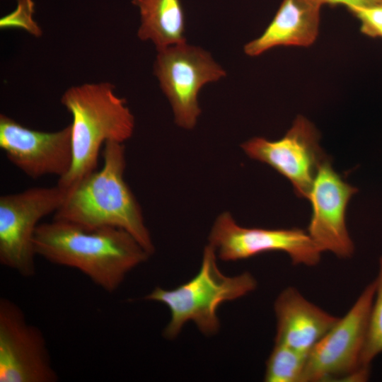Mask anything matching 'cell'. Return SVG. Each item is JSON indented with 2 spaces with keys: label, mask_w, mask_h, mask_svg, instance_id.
<instances>
[{
  "label": "cell",
  "mask_w": 382,
  "mask_h": 382,
  "mask_svg": "<svg viewBox=\"0 0 382 382\" xmlns=\"http://www.w3.org/2000/svg\"><path fill=\"white\" fill-rule=\"evenodd\" d=\"M37 255L76 269L112 293L150 254L127 231L115 227L85 229L54 220L40 224L34 237Z\"/></svg>",
  "instance_id": "6da1fadb"
},
{
  "label": "cell",
  "mask_w": 382,
  "mask_h": 382,
  "mask_svg": "<svg viewBox=\"0 0 382 382\" xmlns=\"http://www.w3.org/2000/svg\"><path fill=\"white\" fill-rule=\"evenodd\" d=\"M157 52L154 71L170 103L175 122L183 129H191L201 113L200 89L224 78L226 71L209 52L186 42Z\"/></svg>",
  "instance_id": "52a82bcc"
},
{
  "label": "cell",
  "mask_w": 382,
  "mask_h": 382,
  "mask_svg": "<svg viewBox=\"0 0 382 382\" xmlns=\"http://www.w3.org/2000/svg\"><path fill=\"white\" fill-rule=\"evenodd\" d=\"M99 170L71 187L53 219L85 229L121 228L132 235L150 254L154 245L139 204L125 180V149L122 143L107 141Z\"/></svg>",
  "instance_id": "7a4b0ae2"
},
{
  "label": "cell",
  "mask_w": 382,
  "mask_h": 382,
  "mask_svg": "<svg viewBox=\"0 0 382 382\" xmlns=\"http://www.w3.org/2000/svg\"><path fill=\"white\" fill-rule=\"evenodd\" d=\"M139 8L138 37L156 50L186 42L185 17L180 0H133Z\"/></svg>",
  "instance_id": "9a60e30c"
},
{
  "label": "cell",
  "mask_w": 382,
  "mask_h": 382,
  "mask_svg": "<svg viewBox=\"0 0 382 382\" xmlns=\"http://www.w3.org/2000/svg\"><path fill=\"white\" fill-rule=\"evenodd\" d=\"M67 190L35 187L0 197V263L23 277L36 272L34 237L39 221L61 207Z\"/></svg>",
  "instance_id": "8992f818"
},
{
  "label": "cell",
  "mask_w": 382,
  "mask_h": 382,
  "mask_svg": "<svg viewBox=\"0 0 382 382\" xmlns=\"http://www.w3.org/2000/svg\"><path fill=\"white\" fill-rule=\"evenodd\" d=\"M319 139L315 126L298 115L280 139L254 137L241 147L250 158L269 165L286 178L298 197L308 199L318 169L328 158L319 146Z\"/></svg>",
  "instance_id": "30bf717a"
},
{
  "label": "cell",
  "mask_w": 382,
  "mask_h": 382,
  "mask_svg": "<svg viewBox=\"0 0 382 382\" xmlns=\"http://www.w3.org/2000/svg\"><path fill=\"white\" fill-rule=\"evenodd\" d=\"M16 8L0 19V28H21L34 37H40L42 31L34 21V1L33 0H16Z\"/></svg>",
  "instance_id": "ac0fdd59"
},
{
  "label": "cell",
  "mask_w": 382,
  "mask_h": 382,
  "mask_svg": "<svg viewBox=\"0 0 382 382\" xmlns=\"http://www.w3.org/2000/svg\"><path fill=\"white\" fill-rule=\"evenodd\" d=\"M307 354L274 343L266 361V382H303Z\"/></svg>",
  "instance_id": "2e32d148"
},
{
  "label": "cell",
  "mask_w": 382,
  "mask_h": 382,
  "mask_svg": "<svg viewBox=\"0 0 382 382\" xmlns=\"http://www.w3.org/2000/svg\"><path fill=\"white\" fill-rule=\"evenodd\" d=\"M357 189L346 183L332 168L328 158L320 165L309 196L312 214L308 233L321 252L349 257L354 244L346 226V210Z\"/></svg>",
  "instance_id": "7c38bea8"
},
{
  "label": "cell",
  "mask_w": 382,
  "mask_h": 382,
  "mask_svg": "<svg viewBox=\"0 0 382 382\" xmlns=\"http://www.w3.org/2000/svg\"><path fill=\"white\" fill-rule=\"evenodd\" d=\"M321 6L315 0H282L263 33L245 45V54L257 57L275 47L311 45L318 35Z\"/></svg>",
  "instance_id": "5bb4252c"
},
{
  "label": "cell",
  "mask_w": 382,
  "mask_h": 382,
  "mask_svg": "<svg viewBox=\"0 0 382 382\" xmlns=\"http://www.w3.org/2000/svg\"><path fill=\"white\" fill-rule=\"evenodd\" d=\"M45 337L14 301L0 299V382H56Z\"/></svg>",
  "instance_id": "ba28073f"
},
{
  "label": "cell",
  "mask_w": 382,
  "mask_h": 382,
  "mask_svg": "<svg viewBox=\"0 0 382 382\" xmlns=\"http://www.w3.org/2000/svg\"><path fill=\"white\" fill-rule=\"evenodd\" d=\"M348 10L359 21L362 34L373 38H382V4Z\"/></svg>",
  "instance_id": "d6986e66"
},
{
  "label": "cell",
  "mask_w": 382,
  "mask_h": 382,
  "mask_svg": "<svg viewBox=\"0 0 382 382\" xmlns=\"http://www.w3.org/2000/svg\"><path fill=\"white\" fill-rule=\"evenodd\" d=\"M376 291L368 284L345 316L314 345L307 354L303 382L364 381L369 371L361 357Z\"/></svg>",
  "instance_id": "5b68a950"
},
{
  "label": "cell",
  "mask_w": 382,
  "mask_h": 382,
  "mask_svg": "<svg viewBox=\"0 0 382 382\" xmlns=\"http://www.w3.org/2000/svg\"><path fill=\"white\" fill-rule=\"evenodd\" d=\"M0 147L8 160L28 177L65 176L73 162L71 125L42 132L0 115Z\"/></svg>",
  "instance_id": "8fae6325"
},
{
  "label": "cell",
  "mask_w": 382,
  "mask_h": 382,
  "mask_svg": "<svg viewBox=\"0 0 382 382\" xmlns=\"http://www.w3.org/2000/svg\"><path fill=\"white\" fill-rule=\"evenodd\" d=\"M217 257L215 249L207 245L200 268L190 281L170 290L157 286L144 297L169 308L170 319L163 330L167 339L176 337L189 321L204 335L216 334L220 328L219 306L245 296L257 287V281L250 272L233 277L224 274L218 267Z\"/></svg>",
  "instance_id": "277c9868"
},
{
  "label": "cell",
  "mask_w": 382,
  "mask_h": 382,
  "mask_svg": "<svg viewBox=\"0 0 382 382\" xmlns=\"http://www.w3.org/2000/svg\"><path fill=\"white\" fill-rule=\"evenodd\" d=\"M376 283L374 299L371 305L361 364L370 370L372 360L382 353V256L379 259L378 273Z\"/></svg>",
  "instance_id": "e0dca14e"
},
{
  "label": "cell",
  "mask_w": 382,
  "mask_h": 382,
  "mask_svg": "<svg viewBox=\"0 0 382 382\" xmlns=\"http://www.w3.org/2000/svg\"><path fill=\"white\" fill-rule=\"evenodd\" d=\"M321 5L328 4L332 6H346L347 9L353 8L370 7L382 4V0H315Z\"/></svg>",
  "instance_id": "ffe728a7"
},
{
  "label": "cell",
  "mask_w": 382,
  "mask_h": 382,
  "mask_svg": "<svg viewBox=\"0 0 382 382\" xmlns=\"http://www.w3.org/2000/svg\"><path fill=\"white\" fill-rule=\"evenodd\" d=\"M209 242L224 261L244 260L269 251L287 253L294 265L314 266L320 259L321 251L308 232L243 227L227 212L214 221Z\"/></svg>",
  "instance_id": "9c48e42d"
},
{
  "label": "cell",
  "mask_w": 382,
  "mask_h": 382,
  "mask_svg": "<svg viewBox=\"0 0 382 382\" xmlns=\"http://www.w3.org/2000/svg\"><path fill=\"white\" fill-rule=\"evenodd\" d=\"M61 103L72 116L73 162L57 185L68 189L97 170L107 141L124 143L133 134L134 117L110 82L86 83L66 89Z\"/></svg>",
  "instance_id": "3957f363"
},
{
  "label": "cell",
  "mask_w": 382,
  "mask_h": 382,
  "mask_svg": "<svg viewBox=\"0 0 382 382\" xmlns=\"http://www.w3.org/2000/svg\"><path fill=\"white\" fill-rule=\"evenodd\" d=\"M274 310V342L306 354L339 319L308 301L294 287L286 288L278 295Z\"/></svg>",
  "instance_id": "4fadbf2b"
}]
</instances>
